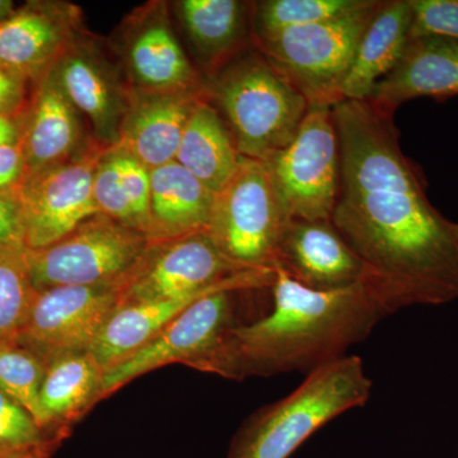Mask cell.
Masks as SVG:
<instances>
[{"label":"cell","mask_w":458,"mask_h":458,"mask_svg":"<svg viewBox=\"0 0 458 458\" xmlns=\"http://www.w3.org/2000/svg\"><path fill=\"white\" fill-rule=\"evenodd\" d=\"M340 188L331 223L377 282L406 307L458 300V240L401 149L394 114L334 105Z\"/></svg>","instance_id":"cell-1"},{"label":"cell","mask_w":458,"mask_h":458,"mask_svg":"<svg viewBox=\"0 0 458 458\" xmlns=\"http://www.w3.org/2000/svg\"><path fill=\"white\" fill-rule=\"evenodd\" d=\"M273 309L237 325L197 369L228 378L306 372L339 360L377 325L406 309L390 288L367 276L333 291H316L274 269Z\"/></svg>","instance_id":"cell-2"},{"label":"cell","mask_w":458,"mask_h":458,"mask_svg":"<svg viewBox=\"0 0 458 458\" xmlns=\"http://www.w3.org/2000/svg\"><path fill=\"white\" fill-rule=\"evenodd\" d=\"M373 382L358 355H344L307 373L285 397L265 406L238 436L231 458H289L344 412L364 406Z\"/></svg>","instance_id":"cell-3"},{"label":"cell","mask_w":458,"mask_h":458,"mask_svg":"<svg viewBox=\"0 0 458 458\" xmlns=\"http://www.w3.org/2000/svg\"><path fill=\"white\" fill-rule=\"evenodd\" d=\"M207 89L225 117L238 153L259 161L291 143L310 108L302 93L261 53L225 66Z\"/></svg>","instance_id":"cell-4"},{"label":"cell","mask_w":458,"mask_h":458,"mask_svg":"<svg viewBox=\"0 0 458 458\" xmlns=\"http://www.w3.org/2000/svg\"><path fill=\"white\" fill-rule=\"evenodd\" d=\"M274 270L238 267L219 251L208 232L150 242L134 270L120 284V303L153 302L208 294L221 289L271 286Z\"/></svg>","instance_id":"cell-5"},{"label":"cell","mask_w":458,"mask_h":458,"mask_svg":"<svg viewBox=\"0 0 458 458\" xmlns=\"http://www.w3.org/2000/svg\"><path fill=\"white\" fill-rule=\"evenodd\" d=\"M289 221L267 165L242 156L232 179L216 195L207 232L238 267L274 270Z\"/></svg>","instance_id":"cell-6"},{"label":"cell","mask_w":458,"mask_h":458,"mask_svg":"<svg viewBox=\"0 0 458 458\" xmlns=\"http://www.w3.org/2000/svg\"><path fill=\"white\" fill-rule=\"evenodd\" d=\"M381 2L343 16L258 40L260 53L310 104H339L342 84L361 36Z\"/></svg>","instance_id":"cell-7"},{"label":"cell","mask_w":458,"mask_h":458,"mask_svg":"<svg viewBox=\"0 0 458 458\" xmlns=\"http://www.w3.org/2000/svg\"><path fill=\"white\" fill-rule=\"evenodd\" d=\"M149 243L140 232L96 214L54 245L27 250L33 288L122 284Z\"/></svg>","instance_id":"cell-8"},{"label":"cell","mask_w":458,"mask_h":458,"mask_svg":"<svg viewBox=\"0 0 458 458\" xmlns=\"http://www.w3.org/2000/svg\"><path fill=\"white\" fill-rule=\"evenodd\" d=\"M333 107L310 104L291 143L262 161L291 219L331 222L340 188Z\"/></svg>","instance_id":"cell-9"},{"label":"cell","mask_w":458,"mask_h":458,"mask_svg":"<svg viewBox=\"0 0 458 458\" xmlns=\"http://www.w3.org/2000/svg\"><path fill=\"white\" fill-rule=\"evenodd\" d=\"M105 149L96 141L82 155L23 179L17 190L27 250L54 245L99 214L93 174Z\"/></svg>","instance_id":"cell-10"},{"label":"cell","mask_w":458,"mask_h":458,"mask_svg":"<svg viewBox=\"0 0 458 458\" xmlns=\"http://www.w3.org/2000/svg\"><path fill=\"white\" fill-rule=\"evenodd\" d=\"M119 303L120 284L45 289L36 293L16 340L47 364L89 352Z\"/></svg>","instance_id":"cell-11"},{"label":"cell","mask_w":458,"mask_h":458,"mask_svg":"<svg viewBox=\"0 0 458 458\" xmlns=\"http://www.w3.org/2000/svg\"><path fill=\"white\" fill-rule=\"evenodd\" d=\"M240 292L247 291L222 289L190 304L143 348L104 373L101 396L167 364L189 363L197 369L228 331L237 327L233 297Z\"/></svg>","instance_id":"cell-12"},{"label":"cell","mask_w":458,"mask_h":458,"mask_svg":"<svg viewBox=\"0 0 458 458\" xmlns=\"http://www.w3.org/2000/svg\"><path fill=\"white\" fill-rule=\"evenodd\" d=\"M81 26L71 3H26L0 25V66L33 87L81 40Z\"/></svg>","instance_id":"cell-13"},{"label":"cell","mask_w":458,"mask_h":458,"mask_svg":"<svg viewBox=\"0 0 458 458\" xmlns=\"http://www.w3.org/2000/svg\"><path fill=\"white\" fill-rule=\"evenodd\" d=\"M123 60L141 92H205L200 78L172 31L162 3L132 16L123 38Z\"/></svg>","instance_id":"cell-14"},{"label":"cell","mask_w":458,"mask_h":458,"mask_svg":"<svg viewBox=\"0 0 458 458\" xmlns=\"http://www.w3.org/2000/svg\"><path fill=\"white\" fill-rule=\"evenodd\" d=\"M276 267L316 291L345 288L369 276L360 259L327 221L291 219L280 238Z\"/></svg>","instance_id":"cell-15"},{"label":"cell","mask_w":458,"mask_h":458,"mask_svg":"<svg viewBox=\"0 0 458 458\" xmlns=\"http://www.w3.org/2000/svg\"><path fill=\"white\" fill-rule=\"evenodd\" d=\"M17 122L25 177L64 164L93 144L83 140L81 114L51 71L32 87L25 113Z\"/></svg>","instance_id":"cell-16"},{"label":"cell","mask_w":458,"mask_h":458,"mask_svg":"<svg viewBox=\"0 0 458 458\" xmlns=\"http://www.w3.org/2000/svg\"><path fill=\"white\" fill-rule=\"evenodd\" d=\"M51 72L75 110L90 123L96 141L105 148L114 146L132 92L123 89L111 66L80 40Z\"/></svg>","instance_id":"cell-17"},{"label":"cell","mask_w":458,"mask_h":458,"mask_svg":"<svg viewBox=\"0 0 458 458\" xmlns=\"http://www.w3.org/2000/svg\"><path fill=\"white\" fill-rule=\"evenodd\" d=\"M205 92L132 90L114 144L152 171L176 158L190 114Z\"/></svg>","instance_id":"cell-18"},{"label":"cell","mask_w":458,"mask_h":458,"mask_svg":"<svg viewBox=\"0 0 458 458\" xmlns=\"http://www.w3.org/2000/svg\"><path fill=\"white\" fill-rule=\"evenodd\" d=\"M458 96V41L438 36L411 38L400 62L367 99L386 113L414 98Z\"/></svg>","instance_id":"cell-19"},{"label":"cell","mask_w":458,"mask_h":458,"mask_svg":"<svg viewBox=\"0 0 458 458\" xmlns=\"http://www.w3.org/2000/svg\"><path fill=\"white\" fill-rule=\"evenodd\" d=\"M411 23L410 0L381 2L340 84V102L370 98L376 84L394 71L405 53Z\"/></svg>","instance_id":"cell-20"},{"label":"cell","mask_w":458,"mask_h":458,"mask_svg":"<svg viewBox=\"0 0 458 458\" xmlns=\"http://www.w3.org/2000/svg\"><path fill=\"white\" fill-rule=\"evenodd\" d=\"M216 194L176 161L150 171V242L207 232Z\"/></svg>","instance_id":"cell-21"},{"label":"cell","mask_w":458,"mask_h":458,"mask_svg":"<svg viewBox=\"0 0 458 458\" xmlns=\"http://www.w3.org/2000/svg\"><path fill=\"white\" fill-rule=\"evenodd\" d=\"M241 157L219 111L207 98L199 99L186 123L174 161L216 195L237 171Z\"/></svg>","instance_id":"cell-22"},{"label":"cell","mask_w":458,"mask_h":458,"mask_svg":"<svg viewBox=\"0 0 458 458\" xmlns=\"http://www.w3.org/2000/svg\"><path fill=\"white\" fill-rule=\"evenodd\" d=\"M104 373L89 352L49 361L40 393L45 427L73 420L101 400Z\"/></svg>","instance_id":"cell-23"},{"label":"cell","mask_w":458,"mask_h":458,"mask_svg":"<svg viewBox=\"0 0 458 458\" xmlns=\"http://www.w3.org/2000/svg\"><path fill=\"white\" fill-rule=\"evenodd\" d=\"M177 16L195 49L207 62H221L245 35L246 3L237 0H181Z\"/></svg>","instance_id":"cell-24"},{"label":"cell","mask_w":458,"mask_h":458,"mask_svg":"<svg viewBox=\"0 0 458 458\" xmlns=\"http://www.w3.org/2000/svg\"><path fill=\"white\" fill-rule=\"evenodd\" d=\"M369 0H265L254 7L256 40L363 8Z\"/></svg>","instance_id":"cell-25"},{"label":"cell","mask_w":458,"mask_h":458,"mask_svg":"<svg viewBox=\"0 0 458 458\" xmlns=\"http://www.w3.org/2000/svg\"><path fill=\"white\" fill-rule=\"evenodd\" d=\"M36 293L27 265L26 247L0 249V343L17 339Z\"/></svg>","instance_id":"cell-26"},{"label":"cell","mask_w":458,"mask_h":458,"mask_svg":"<svg viewBox=\"0 0 458 458\" xmlns=\"http://www.w3.org/2000/svg\"><path fill=\"white\" fill-rule=\"evenodd\" d=\"M47 363L17 340L0 343V390L45 428L40 393Z\"/></svg>","instance_id":"cell-27"},{"label":"cell","mask_w":458,"mask_h":458,"mask_svg":"<svg viewBox=\"0 0 458 458\" xmlns=\"http://www.w3.org/2000/svg\"><path fill=\"white\" fill-rule=\"evenodd\" d=\"M92 189L93 200L99 213L140 232L131 205L123 190L119 152L114 146L106 148L99 157L93 174Z\"/></svg>","instance_id":"cell-28"},{"label":"cell","mask_w":458,"mask_h":458,"mask_svg":"<svg viewBox=\"0 0 458 458\" xmlns=\"http://www.w3.org/2000/svg\"><path fill=\"white\" fill-rule=\"evenodd\" d=\"M41 441V427L25 408L0 390V458L35 447Z\"/></svg>","instance_id":"cell-29"},{"label":"cell","mask_w":458,"mask_h":458,"mask_svg":"<svg viewBox=\"0 0 458 458\" xmlns=\"http://www.w3.org/2000/svg\"><path fill=\"white\" fill-rule=\"evenodd\" d=\"M411 38L438 36L458 41V0H410Z\"/></svg>","instance_id":"cell-30"},{"label":"cell","mask_w":458,"mask_h":458,"mask_svg":"<svg viewBox=\"0 0 458 458\" xmlns=\"http://www.w3.org/2000/svg\"><path fill=\"white\" fill-rule=\"evenodd\" d=\"M12 246H25V229L18 190L0 192V249Z\"/></svg>","instance_id":"cell-31"},{"label":"cell","mask_w":458,"mask_h":458,"mask_svg":"<svg viewBox=\"0 0 458 458\" xmlns=\"http://www.w3.org/2000/svg\"><path fill=\"white\" fill-rule=\"evenodd\" d=\"M29 84L0 66V114L18 120L29 104Z\"/></svg>","instance_id":"cell-32"},{"label":"cell","mask_w":458,"mask_h":458,"mask_svg":"<svg viewBox=\"0 0 458 458\" xmlns=\"http://www.w3.org/2000/svg\"><path fill=\"white\" fill-rule=\"evenodd\" d=\"M25 174V158L20 146H0V192L20 188Z\"/></svg>","instance_id":"cell-33"},{"label":"cell","mask_w":458,"mask_h":458,"mask_svg":"<svg viewBox=\"0 0 458 458\" xmlns=\"http://www.w3.org/2000/svg\"><path fill=\"white\" fill-rule=\"evenodd\" d=\"M20 143V125L17 120L0 114V146H16Z\"/></svg>","instance_id":"cell-34"},{"label":"cell","mask_w":458,"mask_h":458,"mask_svg":"<svg viewBox=\"0 0 458 458\" xmlns=\"http://www.w3.org/2000/svg\"><path fill=\"white\" fill-rule=\"evenodd\" d=\"M17 9L14 2H11V0H0V25L7 22L9 18L16 13Z\"/></svg>","instance_id":"cell-35"},{"label":"cell","mask_w":458,"mask_h":458,"mask_svg":"<svg viewBox=\"0 0 458 458\" xmlns=\"http://www.w3.org/2000/svg\"><path fill=\"white\" fill-rule=\"evenodd\" d=\"M452 229H454V236H456L458 240V223L452 222Z\"/></svg>","instance_id":"cell-36"}]
</instances>
